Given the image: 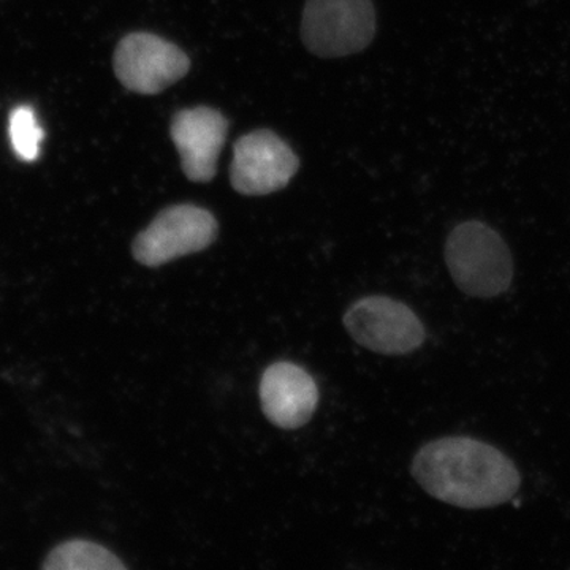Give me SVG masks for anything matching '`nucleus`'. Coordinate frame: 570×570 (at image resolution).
I'll list each match as a JSON object with an SVG mask.
<instances>
[{
	"instance_id": "obj_5",
	"label": "nucleus",
	"mask_w": 570,
	"mask_h": 570,
	"mask_svg": "<svg viewBox=\"0 0 570 570\" xmlns=\"http://www.w3.org/2000/svg\"><path fill=\"white\" fill-rule=\"evenodd\" d=\"M344 326L362 347L384 355H404L417 351L426 333L417 314L389 296H365L348 307Z\"/></svg>"
},
{
	"instance_id": "obj_11",
	"label": "nucleus",
	"mask_w": 570,
	"mask_h": 570,
	"mask_svg": "<svg viewBox=\"0 0 570 570\" xmlns=\"http://www.w3.org/2000/svg\"><path fill=\"white\" fill-rule=\"evenodd\" d=\"M9 132L11 146L20 159L33 163L40 156L43 130H41L36 111L31 107L21 105L11 111Z\"/></svg>"
},
{
	"instance_id": "obj_8",
	"label": "nucleus",
	"mask_w": 570,
	"mask_h": 570,
	"mask_svg": "<svg viewBox=\"0 0 570 570\" xmlns=\"http://www.w3.org/2000/svg\"><path fill=\"white\" fill-rule=\"evenodd\" d=\"M228 121L209 107L186 108L171 119L170 135L184 175L194 183H209L216 176L217 160L227 140Z\"/></svg>"
},
{
	"instance_id": "obj_1",
	"label": "nucleus",
	"mask_w": 570,
	"mask_h": 570,
	"mask_svg": "<svg viewBox=\"0 0 570 570\" xmlns=\"http://www.w3.org/2000/svg\"><path fill=\"white\" fill-rule=\"evenodd\" d=\"M419 485L461 509L504 504L520 489V472L508 455L478 439L452 436L428 442L412 461Z\"/></svg>"
},
{
	"instance_id": "obj_4",
	"label": "nucleus",
	"mask_w": 570,
	"mask_h": 570,
	"mask_svg": "<svg viewBox=\"0 0 570 570\" xmlns=\"http://www.w3.org/2000/svg\"><path fill=\"white\" fill-rule=\"evenodd\" d=\"M217 238V220L208 209L183 204L163 209L135 236L132 255L138 264L157 268L184 255L200 253Z\"/></svg>"
},
{
	"instance_id": "obj_7",
	"label": "nucleus",
	"mask_w": 570,
	"mask_h": 570,
	"mask_svg": "<svg viewBox=\"0 0 570 570\" xmlns=\"http://www.w3.org/2000/svg\"><path fill=\"white\" fill-rule=\"evenodd\" d=\"M298 168V156L283 138L272 130H254L235 142L230 181L236 193L261 197L284 189Z\"/></svg>"
},
{
	"instance_id": "obj_3",
	"label": "nucleus",
	"mask_w": 570,
	"mask_h": 570,
	"mask_svg": "<svg viewBox=\"0 0 570 570\" xmlns=\"http://www.w3.org/2000/svg\"><path fill=\"white\" fill-rule=\"evenodd\" d=\"M376 36L371 0H306L302 39L318 58H344L370 47Z\"/></svg>"
},
{
	"instance_id": "obj_9",
	"label": "nucleus",
	"mask_w": 570,
	"mask_h": 570,
	"mask_svg": "<svg viewBox=\"0 0 570 570\" xmlns=\"http://www.w3.org/2000/svg\"><path fill=\"white\" fill-rule=\"evenodd\" d=\"M258 396L265 417L281 430L305 426L318 404L316 381L302 366L291 362H277L266 367Z\"/></svg>"
},
{
	"instance_id": "obj_10",
	"label": "nucleus",
	"mask_w": 570,
	"mask_h": 570,
	"mask_svg": "<svg viewBox=\"0 0 570 570\" xmlns=\"http://www.w3.org/2000/svg\"><path fill=\"white\" fill-rule=\"evenodd\" d=\"M43 569L122 570L126 569V564L99 543L75 539L56 547L45 560Z\"/></svg>"
},
{
	"instance_id": "obj_6",
	"label": "nucleus",
	"mask_w": 570,
	"mask_h": 570,
	"mask_svg": "<svg viewBox=\"0 0 570 570\" xmlns=\"http://www.w3.org/2000/svg\"><path fill=\"white\" fill-rule=\"evenodd\" d=\"M112 69L127 91L156 96L186 77L190 59L163 37L134 32L116 47Z\"/></svg>"
},
{
	"instance_id": "obj_2",
	"label": "nucleus",
	"mask_w": 570,
	"mask_h": 570,
	"mask_svg": "<svg viewBox=\"0 0 570 570\" xmlns=\"http://www.w3.org/2000/svg\"><path fill=\"white\" fill-rule=\"evenodd\" d=\"M445 262L456 287L475 298H493L512 284V255L490 225L468 220L450 232Z\"/></svg>"
}]
</instances>
